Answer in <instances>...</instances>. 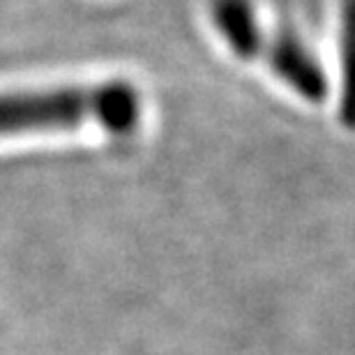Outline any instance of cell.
I'll return each mask as SVG.
<instances>
[{"instance_id": "1", "label": "cell", "mask_w": 355, "mask_h": 355, "mask_svg": "<svg viewBox=\"0 0 355 355\" xmlns=\"http://www.w3.org/2000/svg\"><path fill=\"white\" fill-rule=\"evenodd\" d=\"M266 60L270 69L288 88L304 97L311 104H321L328 97V79L316 55L293 35H277L266 49Z\"/></svg>"}, {"instance_id": "2", "label": "cell", "mask_w": 355, "mask_h": 355, "mask_svg": "<svg viewBox=\"0 0 355 355\" xmlns=\"http://www.w3.org/2000/svg\"><path fill=\"white\" fill-rule=\"evenodd\" d=\"M212 19L233 53H238L240 58H254L261 53L266 35L263 28L259 26L250 0H215Z\"/></svg>"}, {"instance_id": "3", "label": "cell", "mask_w": 355, "mask_h": 355, "mask_svg": "<svg viewBox=\"0 0 355 355\" xmlns=\"http://www.w3.org/2000/svg\"><path fill=\"white\" fill-rule=\"evenodd\" d=\"M339 118L355 130V0H344L342 7V95Z\"/></svg>"}]
</instances>
